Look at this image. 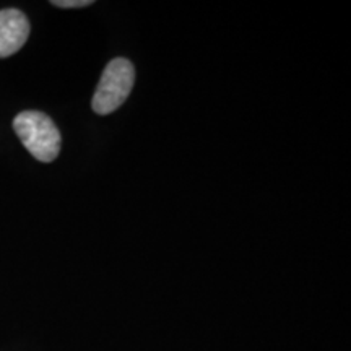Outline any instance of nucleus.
<instances>
[{
  "instance_id": "f257e3e1",
  "label": "nucleus",
  "mask_w": 351,
  "mask_h": 351,
  "mask_svg": "<svg viewBox=\"0 0 351 351\" xmlns=\"http://www.w3.org/2000/svg\"><path fill=\"white\" fill-rule=\"evenodd\" d=\"M13 130L21 143L41 163H51L60 153V132L49 116L39 111H23L13 119Z\"/></svg>"
},
{
  "instance_id": "f03ea898",
  "label": "nucleus",
  "mask_w": 351,
  "mask_h": 351,
  "mask_svg": "<svg viewBox=\"0 0 351 351\" xmlns=\"http://www.w3.org/2000/svg\"><path fill=\"white\" fill-rule=\"evenodd\" d=\"M135 82V69L132 62L117 57L106 65L96 86L91 106L99 116H108L125 103Z\"/></svg>"
},
{
  "instance_id": "7ed1b4c3",
  "label": "nucleus",
  "mask_w": 351,
  "mask_h": 351,
  "mask_svg": "<svg viewBox=\"0 0 351 351\" xmlns=\"http://www.w3.org/2000/svg\"><path fill=\"white\" fill-rule=\"evenodd\" d=\"M29 36V21L16 8L0 10V59L19 52Z\"/></svg>"
},
{
  "instance_id": "20e7f679",
  "label": "nucleus",
  "mask_w": 351,
  "mask_h": 351,
  "mask_svg": "<svg viewBox=\"0 0 351 351\" xmlns=\"http://www.w3.org/2000/svg\"><path fill=\"white\" fill-rule=\"evenodd\" d=\"M51 3L60 8H78V7L91 5L93 2H91V0H54V2Z\"/></svg>"
}]
</instances>
